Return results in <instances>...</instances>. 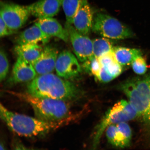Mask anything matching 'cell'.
I'll list each match as a JSON object with an SVG mask.
<instances>
[{
  "label": "cell",
  "mask_w": 150,
  "mask_h": 150,
  "mask_svg": "<svg viewBox=\"0 0 150 150\" xmlns=\"http://www.w3.org/2000/svg\"><path fill=\"white\" fill-rule=\"evenodd\" d=\"M27 88V93L33 96L66 102L78 98L81 94L72 82L52 73L37 76Z\"/></svg>",
  "instance_id": "cell-1"
},
{
  "label": "cell",
  "mask_w": 150,
  "mask_h": 150,
  "mask_svg": "<svg viewBox=\"0 0 150 150\" xmlns=\"http://www.w3.org/2000/svg\"><path fill=\"white\" fill-rule=\"evenodd\" d=\"M1 119L9 129L19 136L32 137L45 135L63 122H49L7 110L0 105Z\"/></svg>",
  "instance_id": "cell-2"
},
{
  "label": "cell",
  "mask_w": 150,
  "mask_h": 150,
  "mask_svg": "<svg viewBox=\"0 0 150 150\" xmlns=\"http://www.w3.org/2000/svg\"><path fill=\"white\" fill-rule=\"evenodd\" d=\"M30 105L38 119L49 122H63L70 112L65 101L33 96L28 93L11 92Z\"/></svg>",
  "instance_id": "cell-3"
},
{
  "label": "cell",
  "mask_w": 150,
  "mask_h": 150,
  "mask_svg": "<svg viewBox=\"0 0 150 150\" xmlns=\"http://www.w3.org/2000/svg\"><path fill=\"white\" fill-rule=\"evenodd\" d=\"M119 87L137 112L139 117L150 127V74L127 81Z\"/></svg>",
  "instance_id": "cell-4"
},
{
  "label": "cell",
  "mask_w": 150,
  "mask_h": 150,
  "mask_svg": "<svg viewBox=\"0 0 150 150\" xmlns=\"http://www.w3.org/2000/svg\"><path fill=\"white\" fill-rule=\"evenodd\" d=\"M138 117L137 112L129 102L121 100L106 112L102 121L97 125L93 138V146L95 149L105 129L110 125L126 122Z\"/></svg>",
  "instance_id": "cell-5"
},
{
  "label": "cell",
  "mask_w": 150,
  "mask_h": 150,
  "mask_svg": "<svg viewBox=\"0 0 150 150\" xmlns=\"http://www.w3.org/2000/svg\"><path fill=\"white\" fill-rule=\"evenodd\" d=\"M92 30L103 37L116 40L134 36L132 31L119 20L102 13L93 16Z\"/></svg>",
  "instance_id": "cell-6"
},
{
  "label": "cell",
  "mask_w": 150,
  "mask_h": 150,
  "mask_svg": "<svg viewBox=\"0 0 150 150\" xmlns=\"http://www.w3.org/2000/svg\"><path fill=\"white\" fill-rule=\"evenodd\" d=\"M27 6L2 3L0 17L11 29L16 31L25 24L30 16Z\"/></svg>",
  "instance_id": "cell-7"
},
{
  "label": "cell",
  "mask_w": 150,
  "mask_h": 150,
  "mask_svg": "<svg viewBox=\"0 0 150 150\" xmlns=\"http://www.w3.org/2000/svg\"><path fill=\"white\" fill-rule=\"evenodd\" d=\"M65 28L68 31L74 52L79 61L83 63L93 57V40L87 35L79 33L72 24L66 23Z\"/></svg>",
  "instance_id": "cell-8"
},
{
  "label": "cell",
  "mask_w": 150,
  "mask_h": 150,
  "mask_svg": "<svg viewBox=\"0 0 150 150\" xmlns=\"http://www.w3.org/2000/svg\"><path fill=\"white\" fill-rule=\"evenodd\" d=\"M55 70L58 76L66 80L76 77L81 71V67L74 55L68 50H64L58 55Z\"/></svg>",
  "instance_id": "cell-9"
},
{
  "label": "cell",
  "mask_w": 150,
  "mask_h": 150,
  "mask_svg": "<svg viewBox=\"0 0 150 150\" xmlns=\"http://www.w3.org/2000/svg\"><path fill=\"white\" fill-rule=\"evenodd\" d=\"M93 16L87 0H82L75 14L72 25L79 33L87 35L92 30Z\"/></svg>",
  "instance_id": "cell-10"
},
{
  "label": "cell",
  "mask_w": 150,
  "mask_h": 150,
  "mask_svg": "<svg viewBox=\"0 0 150 150\" xmlns=\"http://www.w3.org/2000/svg\"><path fill=\"white\" fill-rule=\"evenodd\" d=\"M59 51L55 47L46 45L43 48L42 54L38 59L32 64L37 74L51 73L55 69Z\"/></svg>",
  "instance_id": "cell-11"
},
{
  "label": "cell",
  "mask_w": 150,
  "mask_h": 150,
  "mask_svg": "<svg viewBox=\"0 0 150 150\" xmlns=\"http://www.w3.org/2000/svg\"><path fill=\"white\" fill-rule=\"evenodd\" d=\"M37 74L33 65L21 58L18 57L13 67L12 74L7 80L10 85L31 81Z\"/></svg>",
  "instance_id": "cell-12"
},
{
  "label": "cell",
  "mask_w": 150,
  "mask_h": 150,
  "mask_svg": "<svg viewBox=\"0 0 150 150\" xmlns=\"http://www.w3.org/2000/svg\"><path fill=\"white\" fill-rule=\"evenodd\" d=\"M62 0H40L27 6L30 13L38 18H51L60 10Z\"/></svg>",
  "instance_id": "cell-13"
},
{
  "label": "cell",
  "mask_w": 150,
  "mask_h": 150,
  "mask_svg": "<svg viewBox=\"0 0 150 150\" xmlns=\"http://www.w3.org/2000/svg\"><path fill=\"white\" fill-rule=\"evenodd\" d=\"M51 37L35 24L21 33L17 37L16 42L18 45L30 44L42 46L49 42Z\"/></svg>",
  "instance_id": "cell-14"
},
{
  "label": "cell",
  "mask_w": 150,
  "mask_h": 150,
  "mask_svg": "<svg viewBox=\"0 0 150 150\" xmlns=\"http://www.w3.org/2000/svg\"><path fill=\"white\" fill-rule=\"evenodd\" d=\"M35 24L50 36L57 37L65 42H68V31L56 19L52 17L38 18Z\"/></svg>",
  "instance_id": "cell-15"
},
{
  "label": "cell",
  "mask_w": 150,
  "mask_h": 150,
  "mask_svg": "<svg viewBox=\"0 0 150 150\" xmlns=\"http://www.w3.org/2000/svg\"><path fill=\"white\" fill-rule=\"evenodd\" d=\"M42 46L37 45H17L14 48V52L18 57L22 58L32 64L42 54Z\"/></svg>",
  "instance_id": "cell-16"
},
{
  "label": "cell",
  "mask_w": 150,
  "mask_h": 150,
  "mask_svg": "<svg viewBox=\"0 0 150 150\" xmlns=\"http://www.w3.org/2000/svg\"><path fill=\"white\" fill-rule=\"evenodd\" d=\"M117 61L122 66L131 65L137 57L142 55L141 50L137 48L114 47L112 50Z\"/></svg>",
  "instance_id": "cell-17"
},
{
  "label": "cell",
  "mask_w": 150,
  "mask_h": 150,
  "mask_svg": "<svg viewBox=\"0 0 150 150\" xmlns=\"http://www.w3.org/2000/svg\"><path fill=\"white\" fill-rule=\"evenodd\" d=\"M114 47L111 41L106 38L103 37L93 40V55L97 58L107 52L112 51Z\"/></svg>",
  "instance_id": "cell-18"
},
{
  "label": "cell",
  "mask_w": 150,
  "mask_h": 150,
  "mask_svg": "<svg viewBox=\"0 0 150 150\" xmlns=\"http://www.w3.org/2000/svg\"><path fill=\"white\" fill-rule=\"evenodd\" d=\"M82 0H62V6L65 15L67 23L73 24V19Z\"/></svg>",
  "instance_id": "cell-19"
},
{
  "label": "cell",
  "mask_w": 150,
  "mask_h": 150,
  "mask_svg": "<svg viewBox=\"0 0 150 150\" xmlns=\"http://www.w3.org/2000/svg\"><path fill=\"white\" fill-rule=\"evenodd\" d=\"M102 67L98 58L94 56L83 63V67L86 72L91 74L97 78Z\"/></svg>",
  "instance_id": "cell-20"
},
{
  "label": "cell",
  "mask_w": 150,
  "mask_h": 150,
  "mask_svg": "<svg viewBox=\"0 0 150 150\" xmlns=\"http://www.w3.org/2000/svg\"><path fill=\"white\" fill-rule=\"evenodd\" d=\"M131 65L133 71L137 74L143 75L147 72V64L142 55L136 58L131 63Z\"/></svg>",
  "instance_id": "cell-21"
},
{
  "label": "cell",
  "mask_w": 150,
  "mask_h": 150,
  "mask_svg": "<svg viewBox=\"0 0 150 150\" xmlns=\"http://www.w3.org/2000/svg\"><path fill=\"white\" fill-rule=\"evenodd\" d=\"M9 69V62L4 50H0V80L1 82L6 77Z\"/></svg>",
  "instance_id": "cell-22"
},
{
  "label": "cell",
  "mask_w": 150,
  "mask_h": 150,
  "mask_svg": "<svg viewBox=\"0 0 150 150\" xmlns=\"http://www.w3.org/2000/svg\"><path fill=\"white\" fill-rule=\"evenodd\" d=\"M104 67L110 75L114 78H117L120 74L122 71V66L117 61H116Z\"/></svg>",
  "instance_id": "cell-23"
},
{
  "label": "cell",
  "mask_w": 150,
  "mask_h": 150,
  "mask_svg": "<svg viewBox=\"0 0 150 150\" xmlns=\"http://www.w3.org/2000/svg\"><path fill=\"white\" fill-rule=\"evenodd\" d=\"M98 59L102 67H105L113 62L117 61L112 51L103 54Z\"/></svg>",
  "instance_id": "cell-24"
},
{
  "label": "cell",
  "mask_w": 150,
  "mask_h": 150,
  "mask_svg": "<svg viewBox=\"0 0 150 150\" xmlns=\"http://www.w3.org/2000/svg\"><path fill=\"white\" fill-rule=\"evenodd\" d=\"M9 28L1 18H0V36L3 37L16 33Z\"/></svg>",
  "instance_id": "cell-25"
},
{
  "label": "cell",
  "mask_w": 150,
  "mask_h": 150,
  "mask_svg": "<svg viewBox=\"0 0 150 150\" xmlns=\"http://www.w3.org/2000/svg\"><path fill=\"white\" fill-rule=\"evenodd\" d=\"M97 79L100 81L107 83L111 81L114 78L108 74L104 67H102Z\"/></svg>",
  "instance_id": "cell-26"
},
{
  "label": "cell",
  "mask_w": 150,
  "mask_h": 150,
  "mask_svg": "<svg viewBox=\"0 0 150 150\" xmlns=\"http://www.w3.org/2000/svg\"><path fill=\"white\" fill-rule=\"evenodd\" d=\"M0 147H1V149H0L1 150L5 149V148L4 145L3 144H1V146H0Z\"/></svg>",
  "instance_id": "cell-27"
}]
</instances>
